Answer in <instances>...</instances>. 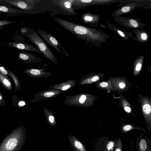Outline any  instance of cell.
<instances>
[{"label": "cell", "instance_id": "6da1fadb", "mask_svg": "<svg viewBox=\"0 0 151 151\" xmlns=\"http://www.w3.org/2000/svg\"><path fill=\"white\" fill-rule=\"evenodd\" d=\"M54 19L62 27L78 38L97 47H100L102 44L105 43L109 38L107 34L99 30L71 22L59 17H55Z\"/></svg>", "mask_w": 151, "mask_h": 151}, {"label": "cell", "instance_id": "7a4b0ae2", "mask_svg": "<svg viewBox=\"0 0 151 151\" xmlns=\"http://www.w3.org/2000/svg\"><path fill=\"white\" fill-rule=\"evenodd\" d=\"M23 131H14L3 141L0 151H19L24 144L25 137Z\"/></svg>", "mask_w": 151, "mask_h": 151}, {"label": "cell", "instance_id": "3957f363", "mask_svg": "<svg viewBox=\"0 0 151 151\" xmlns=\"http://www.w3.org/2000/svg\"><path fill=\"white\" fill-rule=\"evenodd\" d=\"M27 37L47 58L51 61L57 63V59L54 54L48 48L46 42L35 31H28V32L22 34Z\"/></svg>", "mask_w": 151, "mask_h": 151}, {"label": "cell", "instance_id": "277c9868", "mask_svg": "<svg viewBox=\"0 0 151 151\" xmlns=\"http://www.w3.org/2000/svg\"><path fill=\"white\" fill-rule=\"evenodd\" d=\"M138 100L141 104V110L147 125L146 128L151 133V98L140 94Z\"/></svg>", "mask_w": 151, "mask_h": 151}, {"label": "cell", "instance_id": "5b68a950", "mask_svg": "<svg viewBox=\"0 0 151 151\" xmlns=\"http://www.w3.org/2000/svg\"><path fill=\"white\" fill-rule=\"evenodd\" d=\"M125 0H74L72 7L74 10L82 9L93 5H106L121 3L123 4Z\"/></svg>", "mask_w": 151, "mask_h": 151}, {"label": "cell", "instance_id": "8992f818", "mask_svg": "<svg viewBox=\"0 0 151 151\" xmlns=\"http://www.w3.org/2000/svg\"><path fill=\"white\" fill-rule=\"evenodd\" d=\"M38 32L43 39L52 46L58 52L68 57L70 55L61 43L52 35L49 33L40 29Z\"/></svg>", "mask_w": 151, "mask_h": 151}, {"label": "cell", "instance_id": "52a82bcc", "mask_svg": "<svg viewBox=\"0 0 151 151\" xmlns=\"http://www.w3.org/2000/svg\"><path fill=\"white\" fill-rule=\"evenodd\" d=\"M114 19L119 24L129 29H142L145 26L144 24L140 22V20L138 18L120 16L114 17Z\"/></svg>", "mask_w": 151, "mask_h": 151}, {"label": "cell", "instance_id": "ba28073f", "mask_svg": "<svg viewBox=\"0 0 151 151\" xmlns=\"http://www.w3.org/2000/svg\"><path fill=\"white\" fill-rule=\"evenodd\" d=\"M140 133L137 137L136 146L137 151H149L151 150V138Z\"/></svg>", "mask_w": 151, "mask_h": 151}, {"label": "cell", "instance_id": "9c48e42d", "mask_svg": "<svg viewBox=\"0 0 151 151\" xmlns=\"http://www.w3.org/2000/svg\"><path fill=\"white\" fill-rule=\"evenodd\" d=\"M138 7L137 4L134 2L133 0H130V3L125 4L114 11L111 16L114 17L120 16L125 13L132 12L136 8Z\"/></svg>", "mask_w": 151, "mask_h": 151}, {"label": "cell", "instance_id": "30bf717a", "mask_svg": "<svg viewBox=\"0 0 151 151\" xmlns=\"http://www.w3.org/2000/svg\"><path fill=\"white\" fill-rule=\"evenodd\" d=\"M74 0H60L57 1V4L65 13L69 15L74 16L77 13L72 7Z\"/></svg>", "mask_w": 151, "mask_h": 151}, {"label": "cell", "instance_id": "8fae6325", "mask_svg": "<svg viewBox=\"0 0 151 151\" xmlns=\"http://www.w3.org/2000/svg\"><path fill=\"white\" fill-rule=\"evenodd\" d=\"M6 2L21 9L27 10L33 9L35 7L31 0H4Z\"/></svg>", "mask_w": 151, "mask_h": 151}, {"label": "cell", "instance_id": "7c38bea8", "mask_svg": "<svg viewBox=\"0 0 151 151\" xmlns=\"http://www.w3.org/2000/svg\"><path fill=\"white\" fill-rule=\"evenodd\" d=\"M132 32L135 35V36L132 38L133 40L142 44L148 41L150 39L149 33L143 29L133 30Z\"/></svg>", "mask_w": 151, "mask_h": 151}, {"label": "cell", "instance_id": "4fadbf2b", "mask_svg": "<svg viewBox=\"0 0 151 151\" xmlns=\"http://www.w3.org/2000/svg\"><path fill=\"white\" fill-rule=\"evenodd\" d=\"M7 44L10 47L15 48L31 52H38L42 53L36 47L33 46L29 44L12 42H8Z\"/></svg>", "mask_w": 151, "mask_h": 151}, {"label": "cell", "instance_id": "5bb4252c", "mask_svg": "<svg viewBox=\"0 0 151 151\" xmlns=\"http://www.w3.org/2000/svg\"><path fill=\"white\" fill-rule=\"evenodd\" d=\"M81 17L84 23L91 26L97 25L100 18L99 14L88 13H84Z\"/></svg>", "mask_w": 151, "mask_h": 151}, {"label": "cell", "instance_id": "9a60e30c", "mask_svg": "<svg viewBox=\"0 0 151 151\" xmlns=\"http://www.w3.org/2000/svg\"><path fill=\"white\" fill-rule=\"evenodd\" d=\"M18 59L24 62L31 63L42 61L41 58L27 52L19 51L18 52Z\"/></svg>", "mask_w": 151, "mask_h": 151}, {"label": "cell", "instance_id": "2e32d148", "mask_svg": "<svg viewBox=\"0 0 151 151\" xmlns=\"http://www.w3.org/2000/svg\"><path fill=\"white\" fill-rule=\"evenodd\" d=\"M69 142L74 151H87L84 145L76 137L70 135Z\"/></svg>", "mask_w": 151, "mask_h": 151}, {"label": "cell", "instance_id": "e0dca14e", "mask_svg": "<svg viewBox=\"0 0 151 151\" xmlns=\"http://www.w3.org/2000/svg\"><path fill=\"white\" fill-rule=\"evenodd\" d=\"M107 27L118 34L127 41H129L130 39L133 37V34L132 33H131L120 29L116 27L114 24L108 22L107 24Z\"/></svg>", "mask_w": 151, "mask_h": 151}, {"label": "cell", "instance_id": "ac0fdd59", "mask_svg": "<svg viewBox=\"0 0 151 151\" xmlns=\"http://www.w3.org/2000/svg\"><path fill=\"white\" fill-rule=\"evenodd\" d=\"M145 57L143 55H140L136 58L134 61L133 74L134 76L139 75L141 70Z\"/></svg>", "mask_w": 151, "mask_h": 151}, {"label": "cell", "instance_id": "d6986e66", "mask_svg": "<svg viewBox=\"0 0 151 151\" xmlns=\"http://www.w3.org/2000/svg\"><path fill=\"white\" fill-rule=\"evenodd\" d=\"M137 129L142 131L148 134L145 130V128H142L138 127H134L133 125L130 124H123L121 126V132L123 134L129 132L132 130Z\"/></svg>", "mask_w": 151, "mask_h": 151}, {"label": "cell", "instance_id": "ffe728a7", "mask_svg": "<svg viewBox=\"0 0 151 151\" xmlns=\"http://www.w3.org/2000/svg\"><path fill=\"white\" fill-rule=\"evenodd\" d=\"M116 140H110L106 142L105 151H113L114 149Z\"/></svg>", "mask_w": 151, "mask_h": 151}, {"label": "cell", "instance_id": "44dd1931", "mask_svg": "<svg viewBox=\"0 0 151 151\" xmlns=\"http://www.w3.org/2000/svg\"><path fill=\"white\" fill-rule=\"evenodd\" d=\"M114 151H122V143L120 137L116 141Z\"/></svg>", "mask_w": 151, "mask_h": 151}, {"label": "cell", "instance_id": "7402d4cb", "mask_svg": "<svg viewBox=\"0 0 151 151\" xmlns=\"http://www.w3.org/2000/svg\"><path fill=\"white\" fill-rule=\"evenodd\" d=\"M0 11L1 12L6 13H16L17 12L16 9L3 6H0Z\"/></svg>", "mask_w": 151, "mask_h": 151}, {"label": "cell", "instance_id": "603a6c76", "mask_svg": "<svg viewBox=\"0 0 151 151\" xmlns=\"http://www.w3.org/2000/svg\"><path fill=\"white\" fill-rule=\"evenodd\" d=\"M29 72L31 74L34 75H38L41 73L40 70L35 69H31L29 70Z\"/></svg>", "mask_w": 151, "mask_h": 151}, {"label": "cell", "instance_id": "cb8c5ba5", "mask_svg": "<svg viewBox=\"0 0 151 151\" xmlns=\"http://www.w3.org/2000/svg\"><path fill=\"white\" fill-rule=\"evenodd\" d=\"M13 22L11 21L5 20H1L0 21V26L1 27L5 25L8 24L12 23Z\"/></svg>", "mask_w": 151, "mask_h": 151}, {"label": "cell", "instance_id": "d4e9b609", "mask_svg": "<svg viewBox=\"0 0 151 151\" xmlns=\"http://www.w3.org/2000/svg\"><path fill=\"white\" fill-rule=\"evenodd\" d=\"M55 93L52 92H47L44 94V96L46 97H50L53 96Z\"/></svg>", "mask_w": 151, "mask_h": 151}, {"label": "cell", "instance_id": "484cf974", "mask_svg": "<svg viewBox=\"0 0 151 151\" xmlns=\"http://www.w3.org/2000/svg\"><path fill=\"white\" fill-rule=\"evenodd\" d=\"M29 29L27 27H23L21 28L20 32L22 34H24L28 32Z\"/></svg>", "mask_w": 151, "mask_h": 151}, {"label": "cell", "instance_id": "4316f807", "mask_svg": "<svg viewBox=\"0 0 151 151\" xmlns=\"http://www.w3.org/2000/svg\"><path fill=\"white\" fill-rule=\"evenodd\" d=\"M86 99V96L85 95H81L79 99V101L81 104L83 103Z\"/></svg>", "mask_w": 151, "mask_h": 151}, {"label": "cell", "instance_id": "83f0119b", "mask_svg": "<svg viewBox=\"0 0 151 151\" xmlns=\"http://www.w3.org/2000/svg\"><path fill=\"white\" fill-rule=\"evenodd\" d=\"M0 70L1 72L4 74L7 75L8 74L7 71L3 66H1L0 67Z\"/></svg>", "mask_w": 151, "mask_h": 151}, {"label": "cell", "instance_id": "f1b7e54d", "mask_svg": "<svg viewBox=\"0 0 151 151\" xmlns=\"http://www.w3.org/2000/svg\"><path fill=\"white\" fill-rule=\"evenodd\" d=\"M99 85L102 87H105L108 86V83L106 82H102L100 83Z\"/></svg>", "mask_w": 151, "mask_h": 151}, {"label": "cell", "instance_id": "f546056e", "mask_svg": "<svg viewBox=\"0 0 151 151\" xmlns=\"http://www.w3.org/2000/svg\"><path fill=\"white\" fill-rule=\"evenodd\" d=\"M3 82L6 86H10V83L8 80L4 79L3 81Z\"/></svg>", "mask_w": 151, "mask_h": 151}, {"label": "cell", "instance_id": "4dcf8cb0", "mask_svg": "<svg viewBox=\"0 0 151 151\" xmlns=\"http://www.w3.org/2000/svg\"><path fill=\"white\" fill-rule=\"evenodd\" d=\"M70 85H67L66 86H65L63 87L62 88V90L65 91L67 90L68 89L70 88Z\"/></svg>", "mask_w": 151, "mask_h": 151}, {"label": "cell", "instance_id": "1f68e13d", "mask_svg": "<svg viewBox=\"0 0 151 151\" xmlns=\"http://www.w3.org/2000/svg\"><path fill=\"white\" fill-rule=\"evenodd\" d=\"M50 122L51 123H53L54 121V117L52 116H50L49 117Z\"/></svg>", "mask_w": 151, "mask_h": 151}, {"label": "cell", "instance_id": "d6a6232c", "mask_svg": "<svg viewBox=\"0 0 151 151\" xmlns=\"http://www.w3.org/2000/svg\"><path fill=\"white\" fill-rule=\"evenodd\" d=\"M119 87L121 88H124L126 86V85L124 83H121L119 84Z\"/></svg>", "mask_w": 151, "mask_h": 151}, {"label": "cell", "instance_id": "836d02e7", "mask_svg": "<svg viewBox=\"0 0 151 151\" xmlns=\"http://www.w3.org/2000/svg\"><path fill=\"white\" fill-rule=\"evenodd\" d=\"M99 78V77L96 76L93 78L91 79V80L93 81H96L98 80Z\"/></svg>", "mask_w": 151, "mask_h": 151}, {"label": "cell", "instance_id": "e575fe53", "mask_svg": "<svg viewBox=\"0 0 151 151\" xmlns=\"http://www.w3.org/2000/svg\"><path fill=\"white\" fill-rule=\"evenodd\" d=\"M151 9V4L144 6L142 7V9Z\"/></svg>", "mask_w": 151, "mask_h": 151}, {"label": "cell", "instance_id": "d590c367", "mask_svg": "<svg viewBox=\"0 0 151 151\" xmlns=\"http://www.w3.org/2000/svg\"><path fill=\"white\" fill-rule=\"evenodd\" d=\"M25 104L24 102L23 101H20L19 103V105L20 106H24Z\"/></svg>", "mask_w": 151, "mask_h": 151}, {"label": "cell", "instance_id": "8d00e7d4", "mask_svg": "<svg viewBox=\"0 0 151 151\" xmlns=\"http://www.w3.org/2000/svg\"><path fill=\"white\" fill-rule=\"evenodd\" d=\"M99 26L101 27H102L104 29L106 28V27L103 24H100Z\"/></svg>", "mask_w": 151, "mask_h": 151}, {"label": "cell", "instance_id": "74e56055", "mask_svg": "<svg viewBox=\"0 0 151 151\" xmlns=\"http://www.w3.org/2000/svg\"><path fill=\"white\" fill-rule=\"evenodd\" d=\"M147 71L149 72H151V65L150 66L149 68L147 69Z\"/></svg>", "mask_w": 151, "mask_h": 151}, {"label": "cell", "instance_id": "f35d334b", "mask_svg": "<svg viewBox=\"0 0 151 151\" xmlns=\"http://www.w3.org/2000/svg\"><path fill=\"white\" fill-rule=\"evenodd\" d=\"M2 96H1V95H0V100H1V99H2Z\"/></svg>", "mask_w": 151, "mask_h": 151}, {"label": "cell", "instance_id": "ab89813d", "mask_svg": "<svg viewBox=\"0 0 151 151\" xmlns=\"http://www.w3.org/2000/svg\"><path fill=\"white\" fill-rule=\"evenodd\" d=\"M149 151H151V150H149Z\"/></svg>", "mask_w": 151, "mask_h": 151}]
</instances>
